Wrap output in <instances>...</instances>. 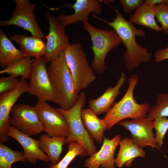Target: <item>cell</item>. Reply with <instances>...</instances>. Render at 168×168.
Listing matches in <instances>:
<instances>
[{
    "instance_id": "32",
    "label": "cell",
    "mask_w": 168,
    "mask_h": 168,
    "mask_svg": "<svg viewBox=\"0 0 168 168\" xmlns=\"http://www.w3.org/2000/svg\"><path fill=\"white\" fill-rule=\"evenodd\" d=\"M167 59H168V47L164 49L158 50L155 52L154 62L159 63Z\"/></svg>"
},
{
    "instance_id": "7",
    "label": "cell",
    "mask_w": 168,
    "mask_h": 168,
    "mask_svg": "<svg viewBox=\"0 0 168 168\" xmlns=\"http://www.w3.org/2000/svg\"><path fill=\"white\" fill-rule=\"evenodd\" d=\"M46 63L44 57L34 58L28 92L36 96L39 100L52 102L59 105L57 93L49 77Z\"/></svg>"
},
{
    "instance_id": "8",
    "label": "cell",
    "mask_w": 168,
    "mask_h": 168,
    "mask_svg": "<svg viewBox=\"0 0 168 168\" xmlns=\"http://www.w3.org/2000/svg\"><path fill=\"white\" fill-rule=\"evenodd\" d=\"M15 7L11 17L1 21L0 26H7L15 25L30 32L32 36L45 40L46 37L36 19L34 10L36 5L29 0H15Z\"/></svg>"
},
{
    "instance_id": "12",
    "label": "cell",
    "mask_w": 168,
    "mask_h": 168,
    "mask_svg": "<svg viewBox=\"0 0 168 168\" xmlns=\"http://www.w3.org/2000/svg\"><path fill=\"white\" fill-rule=\"evenodd\" d=\"M117 124L125 127L130 133L131 138L138 147L143 148L150 146L152 149L156 148L161 150L153 133L154 122L147 118H137L131 120L124 119Z\"/></svg>"
},
{
    "instance_id": "6",
    "label": "cell",
    "mask_w": 168,
    "mask_h": 168,
    "mask_svg": "<svg viewBox=\"0 0 168 168\" xmlns=\"http://www.w3.org/2000/svg\"><path fill=\"white\" fill-rule=\"evenodd\" d=\"M65 59L71 72L78 94L94 82L96 76L87 61L81 44L69 45L64 52Z\"/></svg>"
},
{
    "instance_id": "24",
    "label": "cell",
    "mask_w": 168,
    "mask_h": 168,
    "mask_svg": "<svg viewBox=\"0 0 168 168\" xmlns=\"http://www.w3.org/2000/svg\"><path fill=\"white\" fill-rule=\"evenodd\" d=\"M34 58L26 57L8 65L0 71V74L7 73L14 77L21 76V77L29 78Z\"/></svg>"
},
{
    "instance_id": "10",
    "label": "cell",
    "mask_w": 168,
    "mask_h": 168,
    "mask_svg": "<svg viewBox=\"0 0 168 168\" xmlns=\"http://www.w3.org/2000/svg\"><path fill=\"white\" fill-rule=\"evenodd\" d=\"M11 123L22 133L29 136L38 135L44 130L43 124L39 118L35 107L19 104L12 108Z\"/></svg>"
},
{
    "instance_id": "15",
    "label": "cell",
    "mask_w": 168,
    "mask_h": 168,
    "mask_svg": "<svg viewBox=\"0 0 168 168\" xmlns=\"http://www.w3.org/2000/svg\"><path fill=\"white\" fill-rule=\"evenodd\" d=\"M121 137L119 134L110 139L104 137L102 145L100 150L91 156L85 162L84 166L86 168H115V150L119 145Z\"/></svg>"
},
{
    "instance_id": "30",
    "label": "cell",
    "mask_w": 168,
    "mask_h": 168,
    "mask_svg": "<svg viewBox=\"0 0 168 168\" xmlns=\"http://www.w3.org/2000/svg\"><path fill=\"white\" fill-rule=\"evenodd\" d=\"M20 81L12 76L0 78V95L12 90L18 86Z\"/></svg>"
},
{
    "instance_id": "2",
    "label": "cell",
    "mask_w": 168,
    "mask_h": 168,
    "mask_svg": "<svg viewBox=\"0 0 168 168\" xmlns=\"http://www.w3.org/2000/svg\"><path fill=\"white\" fill-rule=\"evenodd\" d=\"M50 82L59 99V105L64 110H68L77 102L79 94L66 62L64 52L53 59L47 68Z\"/></svg>"
},
{
    "instance_id": "16",
    "label": "cell",
    "mask_w": 168,
    "mask_h": 168,
    "mask_svg": "<svg viewBox=\"0 0 168 168\" xmlns=\"http://www.w3.org/2000/svg\"><path fill=\"white\" fill-rule=\"evenodd\" d=\"M8 134L21 145L26 160L32 164H35L38 160L45 162L49 161L48 156L40 147V140L30 138L13 126H11L9 128Z\"/></svg>"
},
{
    "instance_id": "25",
    "label": "cell",
    "mask_w": 168,
    "mask_h": 168,
    "mask_svg": "<svg viewBox=\"0 0 168 168\" xmlns=\"http://www.w3.org/2000/svg\"><path fill=\"white\" fill-rule=\"evenodd\" d=\"M68 147V151L63 158L56 164L51 165L49 168H67L76 156L83 157L88 155L86 149L78 142H70Z\"/></svg>"
},
{
    "instance_id": "26",
    "label": "cell",
    "mask_w": 168,
    "mask_h": 168,
    "mask_svg": "<svg viewBox=\"0 0 168 168\" xmlns=\"http://www.w3.org/2000/svg\"><path fill=\"white\" fill-rule=\"evenodd\" d=\"M23 152L14 151L0 143V168H12V164L17 161H26Z\"/></svg>"
},
{
    "instance_id": "18",
    "label": "cell",
    "mask_w": 168,
    "mask_h": 168,
    "mask_svg": "<svg viewBox=\"0 0 168 168\" xmlns=\"http://www.w3.org/2000/svg\"><path fill=\"white\" fill-rule=\"evenodd\" d=\"M10 39L20 46V50L26 57L38 58L44 56L46 52V44L40 38L16 34Z\"/></svg>"
},
{
    "instance_id": "29",
    "label": "cell",
    "mask_w": 168,
    "mask_h": 168,
    "mask_svg": "<svg viewBox=\"0 0 168 168\" xmlns=\"http://www.w3.org/2000/svg\"><path fill=\"white\" fill-rule=\"evenodd\" d=\"M155 17L161 25L162 30L168 33V4H162L154 6Z\"/></svg>"
},
{
    "instance_id": "23",
    "label": "cell",
    "mask_w": 168,
    "mask_h": 168,
    "mask_svg": "<svg viewBox=\"0 0 168 168\" xmlns=\"http://www.w3.org/2000/svg\"><path fill=\"white\" fill-rule=\"evenodd\" d=\"M66 137H50L44 133L40 138V147L46 153L51 165H55L58 162L63 151Z\"/></svg>"
},
{
    "instance_id": "22",
    "label": "cell",
    "mask_w": 168,
    "mask_h": 168,
    "mask_svg": "<svg viewBox=\"0 0 168 168\" xmlns=\"http://www.w3.org/2000/svg\"><path fill=\"white\" fill-rule=\"evenodd\" d=\"M26 57L16 49L4 32L0 30V64L2 68Z\"/></svg>"
},
{
    "instance_id": "20",
    "label": "cell",
    "mask_w": 168,
    "mask_h": 168,
    "mask_svg": "<svg viewBox=\"0 0 168 168\" xmlns=\"http://www.w3.org/2000/svg\"><path fill=\"white\" fill-rule=\"evenodd\" d=\"M90 108L82 109L81 116L86 130L97 142L102 144L104 137L105 127L102 119Z\"/></svg>"
},
{
    "instance_id": "31",
    "label": "cell",
    "mask_w": 168,
    "mask_h": 168,
    "mask_svg": "<svg viewBox=\"0 0 168 168\" xmlns=\"http://www.w3.org/2000/svg\"><path fill=\"white\" fill-rule=\"evenodd\" d=\"M143 0H120L124 12L126 14L136 10L144 3Z\"/></svg>"
},
{
    "instance_id": "34",
    "label": "cell",
    "mask_w": 168,
    "mask_h": 168,
    "mask_svg": "<svg viewBox=\"0 0 168 168\" xmlns=\"http://www.w3.org/2000/svg\"><path fill=\"white\" fill-rule=\"evenodd\" d=\"M101 3L109 4L110 3H113L115 2V0H100Z\"/></svg>"
},
{
    "instance_id": "33",
    "label": "cell",
    "mask_w": 168,
    "mask_h": 168,
    "mask_svg": "<svg viewBox=\"0 0 168 168\" xmlns=\"http://www.w3.org/2000/svg\"><path fill=\"white\" fill-rule=\"evenodd\" d=\"M144 3L153 6L162 4H168V0H145Z\"/></svg>"
},
{
    "instance_id": "19",
    "label": "cell",
    "mask_w": 168,
    "mask_h": 168,
    "mask_svg": "<svg viewBox=\"0 0 168 168\" xmlns=\"http://www.w3.org/2000/svg\"><path fill=\"white\" fill-rule=\"evenodd\" d=\"M119 145V149L115 162L118 168L122 167L124 165L129 167L136 157L144 158L145 156V151L137 146L131 138H123L120 142Z\"/></svg>"
},
{
    "instance_id": "3",
    "label": "cell",
    "mask_w": 168,
    "mask_h": 168,
    "mask_svg": "<svg viewBox=\"0 0 168 168\" xmlns=\"http://www.w3.org/2000/svg\"><path fill=\"white\" fill-rule=\"evenodd\" d=\"M139 78L135 74L128 79L129 85L123 97L115 103L102 119L105 130L109 131L116 124L125 119L145 118L151 108L147 103L139 104L133 96L134 89Z\"/></svg>"
},
{
    "instance_id": "9",
    "label": "cell",
    "mask_w": 168,
    "mask_h": 168,
    "mask_svg": "<svg viewBox=\"0 0 168 168\" xmlns=\"http://www.w3.org/2000/svg\"><path fill=\"white\" fill-rule=\"evenodd\" d=\"M44 131L50 137H67L69 133L68 122L64 116L57 109L45 101L38 99L35 106Z\"/></svg>"
},
{
    "instance_id": "1",
    "label": "cell",
    "mask_w": 168,
    "mask_h": 168,
    "mask_svg": "<svg viewBox=\"0 0 168 168\" xmlns=\"http://www.w3.org/2000/svg\"><path fill=\"white\" fill-rule=\"evenodd\" d=\"M114 9L117 15L112 22L92 15L95 18L107 24L116 32L126 47L123 56L124 66L129 70L132 71L141 63H147L151 59L152 54L148 52L147 48L142 47L136 40L137 36L144 37L145 33L141 28H136L131 21L126 20L118 9Z\"/></svg>"
},
{
    "instance_id": "17",
    "label": "cell",
    "mask_w": 168,
    "mask_h": 168,
    "mask_svg": "<svg viewBox=\"0 0 168 168\" xmlns=\"http://www.w3.org/2000/svg\"><path fill=\"white\" fill-rule=\"evenodd\" d=\"M126 78L123 72L116 85L113 87H108L99 97L90 100L89 106L97 115L107 113L114 104V101L120 94V90Z\"/></svg>"
},
{
    "instance_id": "21",
    "label": "cell",
    "mask_w": 168,
    "mask_h": 168,
    "mask_svg": "<svg viewBox=\"0 0 168 168\" xmlns=\"http://www.w3.org/2000/svg\"><path fill=\"white\" fill-rule=\"evenodd\" d=\"M154 6L143 3L133 15L130 14V21L133 23L147 27L157 32L162 30L156 23Z\"/></svg>"
},
{
    "instance_id": "5",
    "label": "cell",
    "mask_w": 168,
    "mask_h": 168,
    "mask_svg": "<svg viewBox=\"0 0 168 168\" xmlns=\"http://www.w3.org/2000/svg\"><path fill=\"white\" fill-rule=\"evenodd\" d=\"M86 94L81 91L78 99L73 106L68 110L57 109L65 117L68 122L69 133L65 138L64 144L72 142L80 144L87 151L90 156L96 153L97 149L94 142V139L85 128L81 116L82 108L85 106Z\"/></svg>"
},
{
    "instance_id": "27",
    "label": "cell",
    "mask_w": 168,
    "mask_h": 168,
    "mask_svg": "<svg viewBox=\"0 0 168 168\" xmlns=\"http://www.w3.org/2000/svg\"><path fill=\"white\" fill-rule=\"evenodd\" d=\"M168 117V94L161 93L157 96L155 105L151 107L146 117L153 121L157 117Z\"/></svg>"
},
{
    "instance_id": "13",
    "label": "cell",
    "mask_w": 168,
    "mask_h": 168,
    "mask_svg": "<svg viewBox=\"0 0 168 168\" xmlns=\"http://www.w3.org/2000/svg\"><path fill=\"white\" fill-rule=\"evenodd\" d=\"M28 84L26 79L21 77L16 88L0 95V143H3L8 140V130L12 125L10 114L18 98L23 93L28 92Z\"/></svg>"
},
{
    "instance_id": "11",
    "label": "cell",
    "mask_w": 168,
    "mask_h": 168,
    "mask_svg": "<svg viewBox=\"0 0 168 168\" xmlns=\"http://www.w3.org/2000/svg\"><path fill=\"white\" fill-rule=\"evenodd\" d=\"M45 13L49 27L47 38L46 52L44 57L46 63H48L64 52L71 44L65 27L49 11H46Z\"/></svg>"
},
{
    "instance_id": "14",
    "label": "cell",
    "mask_w": 168,
    "mask_h": 168,
    "mask_svg": "<svg viewBox=\"0 0 168 168\" xmlns=\"http://www.w3.org/2000/svg\"><path fill=\"white\" fill-rule=\"evenodd\" d=\"M66 6L73 9L74 12L70 15L60 14L57 17L58 20L65 27L74 23L88 21V16L91 13L98 15L102 12L100 0H77L74 4H67Z\"/></svg>"
},
{
    "instance_id": "4",
    "label": "cell",
    "mask_w": 168,
    "mask_h": 168,
    "mask_svg": "<svg viewBox=\"0 0 168 168\" xmlns=\"http://www.w3.org/2000/svg\"><path fill=\"white\" fill-rule=\"evenodd\" d=\"M83 23V29L88 33L92 41L91 49L94 58L91 67L96 72L102 74L107 69L105 60L108 53L111 49H116L120 44L123 43L122 41L113 29L98 28L88 21Z\"/></svg>"
},
{
    "instance_id": "28",
    "label": "cell",
    "mask_w": 168,
    "mask_h": 168,
    "mask_svg": "<svg viewBox=\"0 0 168 168\" xmlns=\"http://www.w3.org/2000/svg\"><path fill=\"white\" fill-rule=\"evenodd\" d=\"M154 120L153 128L156 131L155 138L159 147L161 148L168 129V119L163 117H157Z\"/></svg>"
}]
</instances>
